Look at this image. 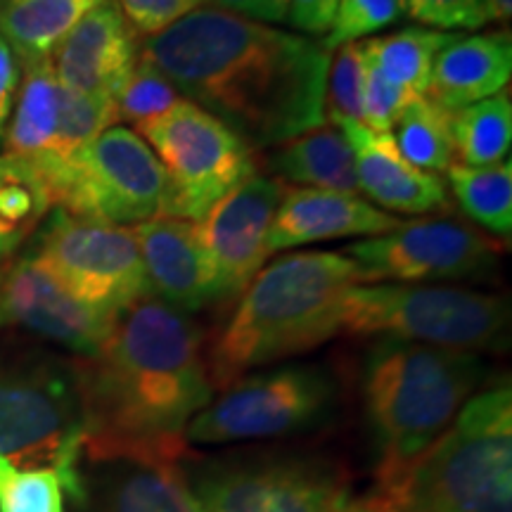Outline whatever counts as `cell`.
<instances>
[{
  "instance_id": "6da1fadb",
  "label": "cell",
  "mask_w": 512,
  "mask_h": 512,
  "mask_svg": "<svg viewBox=\"0 0 512 512\" xmlns=\"http://www.w3.org/2000/svg\"><path fill=\"white\" fill-rule=\"evenodd\" d=\"M140 55L252 150L325 124L323 43L204 5L147 38Z\"/></svg>"
},
{
  "instance_id": "7a4b0ae2",
  "label": "cell",
  "mask_w": 512,
  "mask_h": 512,
  "mask_svg": "<svg viewBox=\"0 0 512 512\" xmlns=\"http://www.w3.org/2000/svg\"><path fill=\"white\" fill-rule=\"evenodd\" d=\"M202 344L195 320L152 294L119 311L98 354L76 361L83 460L195 458L185 430L216 392Z\"/></svg>"
},
{
  "instance_id": "3957f363",
  "label": "cell",
  "mask_w": 512,
  "mask_h": 512,
  "mask_svg": "<svg viewBox=\"0 0 512 512\" xmlns=\"http://www.w3.org/2000/svg\"><path fill=\"white\" fill-rule=\"evenodd\" d=\"M356 283L358 268L342 252H294L261 268L209 347L214 389L339 335L342 299Z\"/></svg>"
},
{
  "instance_id": "277c9868",
  "label": "cell",
  "mask_w": 512,
  "mask_h": 512,
  "mask_svg": "<svg viewBox=\"0 0 512 512\" xmlns=\"http://www.w3.org/2000/svg\"><path fill=\"white\" fill-rule=\"evenodd\" d=\"M479 354L377 339L363 363V408L377 451L375 486L394 489L482 387Z\"/></svg>"
},
{
  "instance_id": "5b68a950",
  "label": "cell",
  "mask_w": 512,
  "mask_h": 512,
  "mask_svg": "<svg viewBox=\"0 0 512 512\" xmlns=\"http://www.w3.org/2000/svg\"><path fill=\"white\" fill-rule=\"evenodd\" d=\"M387 494L394 512H512L510 380L472 396Z\"/></svg>"
},
{
  "instance_id": "8992f818",
  "label": "cell",
  "mask_w": 512,
  "mask_h": 512,
  "mask_svg": "<svg viewBox=\"0 0 512 512\" xmlns=\"http://www.w3.org/2000/svg\"><path fill=\"white\" fill-rule=\"evenodd\" d=\"M83 415L76 361L38 347H0V458L50 467L72 508L83 498Z\"/></svg>"
},
{
  "instance_id": "52a82bcc",
  "label": "cell",
  "mask_w": 512,
  "mask_h": 512,
  "mask_svg": "<svg viewBox=\"0 0 512 512\" xmlns=\"http://www.w3.org/2000/svg\"><path fill=\"white\" fill-rule=\"evenodd\" d=\"M342 332L470 354L503 351L510 339V304L501 294L467 287L356 283L342 299Z\"/></svg>"
},
{
  "instance_id": "ba28073f",
  "label": "cell",
  "mask_w": 512,
  "mask_h": 512,
  "mask_svg": "<svg viewBox=\"0 0 512 512\" xmlns=\"http://www.w3.org/2000/svg\"><path fill=\"white\" fill-rule=\"evenodd\" d=\"M136 133L162 164L166 176L162 216L171 219L202 223L230 190L256 171L252 147L185 98Z\"/></svg>"
},
{
  "instance_id": "9c48e42d",
  "label": "cell",
  "mask_w": 512,
  "mask_h": 512,
  "mask_svg": "<svg viewBox=\"0 0 512 512\" xmlns=\"http://www.w3.org/2000/svg\"><path fill=\"white\" fill-rule=\"evenodd\" d=\"M337 382L328 368L297 363L249 373L190 420V446H226L309 432L330 420Z\"/></svg>"
},
{
  "instance_id": "30bf717a",
  "label": "cell",
  "mask_w": 512,
  "mask_h": 512,
  "mask_svg": "<svg viewBox=\"0 0 512 512\" xmlns=\"http://www.w3.org/2000/svg\"><path fill=\"white\" fill-rule=\"evenodd\" d=\"M166 176L133 128L100 133L48 188L50 207L79 219L133 228L162 216Z\"/></svg>"
},
{
  "instance_id": "8fae6325",
  "label": "cell",
  "mask_w": 512,
  "mask_h": 512,
  "mask_svg": "<svg viewBox=\"0 0 512 512\" xmlns=\"http://www.w3.org/2000/svg\"><path fill=\"white\" fill-rule=\"evenodd\" d=\"M202 512H335L349 494L328 463L304 456H226L185 465Z\"/></svg>"
},
{
  "instance_id": "7c38bea8",
  "label": "cell",
  "mask_w": 512,
  "mask_h": 512,
  "mask_svg": "<svg viewBox=\"0 0 512 512\" xmlns=\"http://www.w3.org/2000/svg\"><path fill=\"white\" fill-rule=\"evenodd\" d=\"M31 256L79 302L110 316L150 294L133 228L57 209L38 233Z\"/></svg>"
},
{
  "instance_id": "4fadbf2b",
  "label": "cell",
  "mask_w": 512,
  "mask_h": 512,
  "mask_svg": "<svg viewBox=\"0 0 512 512\" xmlns=\"http://www.w3.org/2000/svg\"><path fill=\"white\" fill-rule=\"evenodd\" d=\"M358 283H460L484 280L498 268L501 247L453 219H415L342 249Z\"/></svg>"
},
{
  "instance_id": "5bb4252c",
  "label": "cell",
  "mask_w": 512,
  "mask_h": 512,
  "mask_svg": "<svg viewBox=\"0 0 512 512\" xmlns=\"http://www.w3.org/2000/svg\"><path fill=\"white\" fill-rule=\"evenodd\" d=\"M114 318L79 302L31 254L19 256L0 275V330H24L79 358H91L105 344Z\"/></svg>"
},
{
  "instance_id": "9a60e30c",
  "label": "cell",
  "mask_w": 512,
  "mask_h": 512,
  "mask_svg": "<svg viewBox=\"0 0 512 512\" xmlns=\"http://www.w3.org/2000/svg\"><path fill=\"white\" fill-rule=\"evenodd\" d=\"M285 188L278 178L249 176L200 223L219 285V302L240 297L266 266V238Z\"/></svg>"
},
{
  "instance_id": "2e32d148",
  "label": "cell",
  "mask_w": 512,
  "mask_h": 512,
  "mask_svg": "<svg viewBox=\"0 0 512 512\" xmlns=\"http://www.w3.org/2000/svg\"><path fill=\"white\" fill-rule=\"evenodd\" d=\"M152 297L181 313L219 304V285L197 221L157 219L133 226Z\"/></svg>"
},
{
  "instance_id": "e0dca14e",
  "label": "cell",
  "mask_w": 512,
  "mask_h": 512,
  "mask_svg": "<svg viewBox=\"0 0 512 512\" xmlns=\"http://www.w3.org/2000/svg\"><path fill=\"white\" fill-rule=\"evenodd\" d=\"M394 214L377 209L363 195L320 188H285L268 230V256L313 242L375 238L399 226Z\"/></svg>"
},
{
  "instance_id": "ac0fdd59",
  "label": "cell",
  "mask_w": 512,
  "mask_h": 512,
  "mask_svg": "<svg viewBox=\"0 0 512 512\" xmlns=\"http://www.w3.org/2000/svg\"><path fill=\"white\" fill-rule=\"evenodd\" d=\"M185 465L159 458H112L83 467L74 512H202Z\"/></svg>"
},
{
  "instance_id": "d6986e66",
  "label": "cell",
  "mask_w": 512,
  "mask_h": 512,
  "mask_svg": "<svg viewBox=\"0 0 512 512\" xmlns=\"http://www.w3.org/2000/svg\"><path fill=\"white\" fill-rule=\"evenodd\" d=\"M140 57L136 31L114 0L88 12L50 55L55 79L76 93L112 95Z\"/></svg>"
},
{
  "instance_id": "ffe728a7",
  "label": "cell",
  "mask_w": 512,
  "mask_h": 512,
  "mask_svg": "<svg viewBox=\"0 0 512 512\" xmlns=\"http://www.w3.org/2000/svg\"><path fill=\"white\" fill-rule=\"evenodd\" d=\"M330 124V121H328ZM347 136L356 162L358 190L382 211L434 214L448 209L444 178L415 169L396 150L392 136H380L361 121H335Z\"/></svg>"
},
{
  "instance_id": "44dd1931",
  "label": "cell",
  "mask_w": 512,
  "mask_h": 512,
  "mask_svg": "<svg viewBox=\"0 0 512 512\" xmlns=\"http://www.w3.org/2000/svg\"><path fill=\"white\" fill-rule=\"evenodd\" d=\"M512 76L510 31L458 36L437 55L425 98L446 112L503 93Z\"/></svg>"
},
{
  "instance_id": "7402d4cb",
  "label": "cell",
  "mask_w": 512,
  "mask_h": 512,
  "mask_svg": "<svg viewBox=\"0 0 512 512\" xmlns=\"http://www.w3.org/2000/svg\"><path fill=\"white\" fill-rule=\"evenodd\" d=\"M278 181L299 183V188H320L361 195L354 152L342 128L325 121L323 126L278 145L268 157Z\"/></svg>"
},
{
  "instance_id": "603a6c76",
  "label": "cell",
  "mask_w": 512,
  "mask_h": 512,
  "mask_svg": "<svg viewBox=\"0 0 512 512\" xmlns=\"http://www.w3.org/2000/svg\"><path fill=\"white\" fill-rule=\"evenodd\" d=\"M107 0H0V36L19 64L50 60L64 36Z\"/></svg>"
},
{
  "instance_id": "cb8c5ba5",
  "label": "cell",
  "mask_w": 512,
  "mask_h": 512,
  "mask_svg": "<svg viewBox=\"0 0 512 512\" xmlns=\"http://www.w3.org/2000/svg\"><path fill=\"white\" fill-rule=\"evenodd\" d=\"M22 88H17L15 112L5 128V155L36 166L50 152L60 112V83L50 60L24 64Z\"/></svg>"
},
{
  "instance_id": "d4e9b609",
  "label": "cell",
  "mask_w": 512,
  "mask_h": 512,
  "mask_svg": "<svg viewBox=\"0 0 512 512\" xmlns=\"http://www.w3.org/2000/svg\"><path fill=\"white\" fill-rule=\"evenodd\" d=\"M460 34L427 27L401 29L396 34L370 36L361 43V53L370 67H375L394 86L425 95L430 86L432 67L437 55L451 46Z\"/></svg>"
},
{
  "instance_id": "484cf974",
  "label": "cell",
  "mask_w": 512,
  "mask_h": 512,
  "mask_svg": "<svg viewBox=\"0 0 512 512\" xmlns=\"http://www.w3.org/2000/svg\"><path fill=\"white\" fill-rule=\"evenodd\" d=\"M112 126H119L112 95L76 93L60 86L55 140L48 155L36 166H31L46 185V192L55 178L74 162V157Z\"/></svg>"
},
{
  "instance_id": "4316f807",
  "label": "cell",
  "mask_w": 512,
  "mask_h": 512,
  "mask_svg": "<svg viewBox=\"0 0 512 512\" xmlns=\"http://www.w3.org/2000/svg\"><path fill=\"white\" fill-rule=\"evenodd\" d=\"M448 188L460 209L496 238L512 233V164L510 159L496 166L453 164L446 171Z\"/></svg>"
},
{
  "instance_id": "83f0119b",
  "label": "cell",
  "mask_w": 512,
  "mask_h": 512,
  "mask_svg": "<svg viewBox=\"0 0 512 512\" xmlns=\"http://www.w3.org/2000/svg\"><path fill=\"white\" fill-rule=\"evenodd\" d=\"M456 164L496 166L508 159L512 143V105L505 93L451 112Z\"/></svg>"
},
{
  "instance_id": "f1b7e54d",
  "label": "cell",
  "mask_w": 512,
  "mask_h": 512,
  "mask_svg": "<svg viewBox=\"0 0 512 512\" xmlns=\"http://www.w3.org/2000/svg\"><path fill=\"white\" fill-rule=\"evenodd\" d=\"M50 209L46 185L27 162L0 155V261L29 238Z\"/></svg>"
},
{
  "instance_id": "f546056e",
  "label": "cell",
  "mask_w": 512,
  "mask_h": 512,
  "mask_svg": "<svg viewBox=\"0 0 512 512\" xmlns=\"http://www.w3.org/2000/svg\"><path fill=\"white\" fill-rule=\"evenodd\" d=\"M392 140L408 164L427 174L441 176L456 164L451 112L441 110L425 95H418L406 107L399 124L394 126Z\"/></svg>"
},
{
  "instance_id": "4dcf8cb0",
  "label": "cell",
  "mask_w": 512,
  "mask_h": 512,
  "mask_svg": "<svg viewBox=\"0 0 512 512\" xmlns=\"http://www.w3.org/2000/svg\"><path fill=\"white\" fill-rule=\"evenodd\" d=\"M117 124L145 126L157 117H162L183 100L178 88L159 72L143 55L133 64V69L124 76L117 91L112 93Z\"/></svg>"
},
{
  "instance_id": "1f68e13d",
  "label": "cell",
  "mask_w": 512,
  "mask_h": 512,
  "mask_svg": "<svg viewBox=\"0 0 512 512\" xmlns=\"http://www.w3.org/2000/svg\"><path fill=\"white\" fill-rule=\"evenodd\" d=\"M0 512H64L60 475L50 467H17L0 458Z\"/></svg>"
},
{
  "instance_id": "d6a6232c",
  "label": "cell",
  "mask_w": 512,
  "mask_h": 512,
  "mask_svg": "<svg viewBox=\"0 0 512 512\" xmlns=\"http://www.w3.org/2000/svg\"><path fill=\"white\" fill-rule=\"evenodd\" d=\"M363 60L361 43H347L335 50L325 83V121H361L363 119Z\"/></svg>"
},
{
  "instance_id": "836d02e7",
  "label": "cell",
  "mask_w": 512,
  "mask_h": 512,
  "mask_svg": "<svg viewBox=\"0 0 512 512\" xmlns=\"http://www.w3.org/2000/svg\"><path fill=\"white\" fill-rule=\"evenodd\" d=\"M401 17V0H337L335 22L320 43L332 53L347 43H358L361 38L392 27Z\"/></svg>"
},
{
  "instance_id": "e575fe53",
  "label": "cell",
  "mask_w": 512,
  "mask_h": 512,
  "mask_svg": "<svg viewBox=\"0 0 512 512\" xmlns=\"http://www.w3.org/2000/svg\"><path fill=\"white\" fill-rule=\"evenodd\" d=\"M415 98H418V93L394 86L392 81L384 79L375 67H370L366 62V74H363V126L370 128L373 133H380V136H392L401 114L406 112V107Z\"/></svg>"
},
{
  "instance_id": "d590c367",
  "label": "cell",
  "mask_w": 512,
  "mask_h": 512,
  "mask_svg": "<svg viewBox=\"0 0 512 512\" xmlns=\"http://www.w3.org/2000/svg\"><path fill=\"white\" fill-rule=\"evenodd\" d=\"M403 17H411L425 27L482 29L489 24L482 0H401Z\"/></svg>"
},
{
  "instance_id": "8d00e7d4",
  "label": "cell",
  "mask_w": 512,
  "mask_h": 512,
  "mask_svg": "<svg viewBox=\"0 0 512 512\" xmlns=\"http://www.w3.org/2000/svg\"><path fill=\"white\" fill-rule=\"evenodd\" d=\"M207 3L209 0H114L128 27L136 31V36L147 38L162 34L178 19L188 17Z\"/></svg>"
},
{
  "instance_id": "74e56055",
  "label": "cell",
  "mask_w": 512,
  "mask_h": 512,
  "mask_svg": "<svg viewBox=\"0 0 512 512\" xmlns=\"http://www.w3.org/2000/svg\"><path fill=\"white\" fill-rule=\"evenodd\" d=\"M335 12L337 0H290L287 22L306 36H323L335 22Z\"/></svg>"
},
{
  "instance_id": "f35d334b",
  "label": "cell",
  "mask_w": 512,
  "mask_h": 512,
  "mask_svg": "<svg viewBox=\"0 0 512 512\" xmlns=\"http://www.w3.org/2000/svg\"><path fill=\"white\" fill-rule=\"evenodd\" d=\"M209 3L230 15L261 24H283L290 17V0H209Z\"/></svg>"
},
{
  "instance_id": "ab89813d",
  "label": "cell",
  "mask_w": 512,
  "mask_h": 512,
  "mask_svg": "<svg viewBox=\"0 0 512 512\" xmlns=\"http://www.w3.org/2000/svg\"><path fill=\"white\" fill-rule=\"evenodd\" d=\"M19 83V60L10 43L0 36V105H10L17 93Z\"/></svg>"
},
{
  "instance_id": "60d3db41",
  "label": "cell",
  "mask_w": 512,
  "mask_h": 512,
  "mask_svg": "<svg viewBox=\"0 0 512 512\" xmlns=\"http://www.w3.org/2000/svg\"><path fill=\"white\" fill-rule=\"evenodd\" d=\"M335 512H394L392 498H389L387 491L375 489L368 491L363 496H344L339 501Z\"/></svg>"
},
{
  "instance_id": "b9f144b4",
  "label": "cell",
  "mask_w": 512,
  "mask_h": 512,
  "mask_svg": "<svg viewBox=\"0 0 512 512\" xmlns=\"http://www.w3.org/2000/svg\"><path fill=\"white\" fill-rule=\"evenodd\" d=\"M489 22H508L512 17V0H482Z\"/></svg>"
},
{
  "instance_id": "7bdbcfd3",
  "label": "cell",
  "mask_w": 512,
  "mask_h": 512,
  "mask_svg": "<svg viewBox=\"0 0 512 512\" xmlns=\"http://www.w3.org/2000/svg\"><path fill=\"white\" fill-rule=\"evenodd\" d=\"M12 107L10 105H0V128H3L5 121H8V114H10Z\"/></svg>"
},
{
  "instance_id": "ee69618b",
  "label": "cell",
  "mask_w": 512,
  "mask_h": 512,
  "mask_svg": "<svg viewBox=\"0 0 512 512\" xmlns=\"http://www.w3.org/2000/svg\"><path fill=\"white\" fill-rule=\"evenodd\" d=\"M3 268H5V264H3V261H0V275H3Z\"/></svg>"
}]
</instances>
